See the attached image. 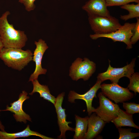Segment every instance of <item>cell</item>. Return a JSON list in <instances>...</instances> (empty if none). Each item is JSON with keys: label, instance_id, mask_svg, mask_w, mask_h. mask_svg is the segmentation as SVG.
<instances>
[{"label": "cell", "instance_id": "obj_1", "mask_svg": "<svg viewBox=\"0 0 139 139\" xmlns=\"http://www.w3.org/2000/svg\"><path fill=\"white\" fill-rule=\"evenodd\" d=\"M10 14L6 11L0 17V37L4 47L22 48L26 45L27 36L24 31L15 29L8 23L7 17Z\"/></svg>", "mask_w": 139, "mask_h": 139}, {"label": "cell", "instance_id": "obj_2", "mask_svg": "<svg viewBox=\"0 0 139 139\" xmlns=\"http://www.w3.org/2000/svg\"><path fill=\"white\" fill-rule=\"evenodd\" d=\"M33 54L30 50L4 47L0 55V59L9 67L20 71L32 60Z\"/></svg>", "mask_w": 139, "mask_h": 139}, {"label": "cell", "instance_id": "obj_3", "mask_svg": "<svg viewBox=\"0 0 139 139\" xmlns=\"http://www.w3.org/2000/svg\"><path fill=\"white\" fill-rule=\"evenodd\" d=\"M88 20L92 30L96 34H107L114 32L121 25L118 19L111 15H89Z\"/></svg>", "mask_w": 139, "mask_h": 139}, {"label": "cell", "instance_id": "obj_4", "mask_svg": "<svg viewBox=\"0 0 139 139\" xmlns=\"http://www.w3.org/2000/svg\"><path fill=\"white\" fill-rule=\"evenodd\" d=\"M96 69L95 64L88 58L83 59L78 58L70 67L69 76L73 80L82 79L86 81L95 72Z\"/></svg>", "mask_w": 139, "mask_h": 139}, {"label": "cell", "instance_id": "obj_5", "mask_svg": "<svg viewBox=\"0 0 139 139\" xmlns=\"http://www.w3.org/2000/svg\"><path fill=\"white\" fill-rule=\"evenodd\" d=\"M135 24L136 23H126L114 32L107 34L94 33L90 34V36L93 40L104 37L110 39L114 42H122L127 45V49H130L132 48L130 39L133 35Z\"/></svg>", "mask_w": 139, "mask_h": 139}, {"label": "cell", "instance_id": "obj_6", "mask_svg": "<svg viewBox=\"0 0 139 139\" xmlns=\"http://www.w3.org/2000/svg\"><path fill=\"white\" fill-rule=\"evenodd\" d=\"M136 58L133 59L128 64L121 68H114L112 67L109 62L108 68L105 72L99 73L97 76V79L102 82L107 80H109L112 83H118L119 80L124 77L129 79L134 73Z\"/></svg>", "mask_w": 139, "mask_h": 139}, {"label": "cell", "instance_id": "obj_7", "mask_svg": "<svg viewBox=\"0 0 139 139\" xmlns=\"http://www.w3.org/2000/svg\"><path fill=\"white\" fill-rule=\"evenodd\" d=\"M102 92L116 103H123L133 98L134 94L127 88H123L118 83H103L101 85Z\"/></svg>", "mask_w": 139, "mask_h": 139}, {"label": "cell", "instance_id": "obj_8", "mask_svg": "<svg viewBox=\"0 0 139 139\" xmlns=\"http://www.w3.org/2000/svg\"><path fill=\"white\" fill-rule=\"evenodd\" d=\"M99 106L94 112L106 123H109L118 116L120 109L116 103H114L107 98L102 92L98 95Z\"/></svg>", "mask_w": 139, "mask_h": 139}, {"label": "cell", "instance_id": "obj_9", "mask_svg": "<svg viewBox=\"0 0 139 139\" xmlns=\"http://www.w3.org/2000/svg\"><path fill=\"white\" fill-rule=\"evenodd\" d=\"M34 44L36 48L34 51L32 60L35 63L36 67L34 72L30 76L29 82L38 79L39 75L45 74L47 72L46 69L42 68L41 61L43 55L48 47L45 41L41 39L38 41H35Z\"/></svg>", "mask_w": 139, "mask_h": 139}, {"label": "cell", "instance_id": "obj_10", "mask_svg": "<svg viewBox=\"0 0 139 139\" xmlns=\"http://www.w3.org/2000/svg\"><path fill=\"white\" fill-rule=\"evenodd\" d=\"M102 82L97 79L95 84L85 93L80 94L74 91H71L68 95V101L71 103L75 102V99H82L84 100L86 104L87 112L90 116L94 112L95 108L92 106V103L94 98H96V94L100 88Z\"/></svg>", "mask_w": 139, "mask_h": 139}, {"label": "cell", "instance_id": "obj_11", "mask_svg": "<svg viewBox=\"0 0 139 139\" xmlns=\"http://www.w3.org/2000/svg\"><path fill=\"white\" fill-rule=\"evenodd\" d=\"M65 95L64 92L59 94L56 98V100L54 105L57 115L58 123L61 134L58 136L59 139L66 138L65 133L67 131H74L75 128L70 127L68 124L72 123L71 121H66V115L65 109L62 108V105Z\"/></svg>", "mask_w": 139, "mask_h": 139}, {"label": "cell", "instance_id": "obj_12", "mask_svg": "<svg viewBox=\"0 0 139 139\" xmlns=\"http://www.w3.org/2000/svg\"><path fill=\"white\" fill-rule=\"evenodd\" d=\"M28 93L23 91L19 95L18 100L10 104L11 107L7 105L5 110L2 111H9L14 114L13 116L17 122H23L25 124L27 122V120L31 121V118L29 115L26 114L22 109V105L23 102L29 98L27 96Z\"/></svg>", "mask_w": 139, "mask_h": 139}, {"label": "cell", "instance_id": "obj_13", "mask_svg": "<svg viewBox=\"0 0 139 139\" xmlns=\"http://www.w3.org/2000/svg\"><path fill=\"white\" fill-rule=\"evenodd\" d=\"M105 0H89L82 7V9L88 16L97 15L106 16H110Z\"/></svg>", "mask_w": 139, "mask_h": 139}, {"label": "cell", "instance_id": "obj_14", "mask_svg": "<svg viewBox=\"0 0 139 139\" xmlns=\"http://www.w3.org/2000/svg\"><path fill=\"white\" fill-rule=\"evenodd\" d=\"M106 123L94 112L88 119V129L84 138L92 139L101 132Z\"/></svg>", "mask_w": 139, "mask_h": 139}, {"label": "cell", "instance_id": "obj_15", "mask_svg": "<svg viewBox=\"0 0 139 139\" xmlns=\"http://www.w3.org/2000/svg\"><path fill=\"white\" fill-rule=\"evenodd\" d=\"M117 128L122 126H129L137 129H139L138 126L134 123L133 118V115L127 113L120 109L117 116L111 121Z\"/></svg>", "mask_w": 139, "mask_h": 139}, {"label": "cell", "instance_id": "obj_16", "mask_svg": "<svg viewBox=\"0 0 139 139\" xmlns=\"http://www.w3.org/2000/svg\"><path fill=\"white\" fill-rule=\"evenodd\" d=\"M36 136L44 139H53L42 135L38 133L31 131L29 125L22 131L14 133H8L5 131H0V139H14L21 137H28L31 136Z\"/></svg>", "mask_w": 139, "mask_h": 139}, {"label": "cell", "instance_id": "obj_17", "mask_svg": "<svg viewBox=\"0 0 139 139\" xmlns=\"http://www.w3.org/2000/svg\"><path fill=\"white\" fill-rule=\"evenodd\" d=\"M32 82L33 86L32 91L29 94L32 95L35 92L39 93L40 97L50 102L54 105L56 100V98L50 93L49 89L47 86L40 84L38 79L35 80Z\"/></svg>", "mask_w": 139, "mask_h": 139}, {"label": "cell", "instance_id": "obj_18", "mask_svg": "<svg viewBox=\"0 0 139 139\" xmlns=\"http://www.w3.org/2000/svg\"><path fill=\"white\" fill-rule=\"evenodd\" d=\"M89 117L87 116L82 118L75 115L76 127L73 139L84 138L87 131Z\"/></svg>", "mask_w": 139, "mask_h": 139}, {"label": "cell", "instance_id": "obj_19", "mask_svg": "<svg viewBox=\"0 0 139 139\" xmlns=\"http://www.w3.org/2000/svg\"><path fill=\"white\" fill-rule=\"evenodd\" d=\"M121 8L127 10L129 12L127 15H121L120 18L126 21L129 19L139 17V3L136 4H127L120 6Z\"/></svg>", "mask_w": 139, "mask_h": 139}, {"label": "cell", "instance_id": "obj_20", "mask_svg": "<svg viewBox=\"0 0 139 139\" xmlns=\"http://www.w3.org/2000/svg\"><path fill=\"white\" fill-rule=\"evenodd\" d=\"M129 83L127 88L133 91L135 94L139 92V74L137 72L134 73L129 79Z\"/></svg>", "mask_w": 139, "mask_h": 139}, {"label": "cell", "instance_id": "obj_21", "mask_svg": "<svg viewBox=\"0 0 139 139\" xmlns=\"http://www.w3.org/2000/svg\"><path fill=\"white\" fill-rule=\"evenodd\" d=\"M119 133V139H133L139 136V133L131 132V128H123L121 127L117 128Z\"/></svg>", "mask_w": 139, "mask_h": 139}, {"label": "cell", "instance_id": "obj_22", "mask_svg": "<svg viewBox=\"0 0 139 139\" xmlns=\"http://www.w3.org/2000/svg\"><path fill=\"white\" fill-rule=\"evenodd\" d=\"M123 103V108L128 113L132 114L139 112V104L134 102Z\"/></svg>", "mask_w": 139, "mask_h": 139}, {"label": "cell", "instance_id": "obj_23", "mask_svg": "<svg viewBox=\"0 0 139 139\" xmlns=\"http://www.w3.org/2000/svg\"><path fill=\"white\" fill-rule=\"evenodd\" d=\"M107 7L121 6L131 2L139 3V0H105Z\"/></svg>", "mask_w": 139, "mask_h": 139}, {"label": "cell", "instance_id": "obj_24", "mask_svg": "<svg viewBox=\"0 0 139 139\" xmlns=\"http://www.w3.org/2000/svg\"><path fill=\"white\" fill-rule=\"evenodd\" d=\"M137 22L134 29L133 34L130 39L132 44H135L139 39V19L136 18Z\"/></svg>", "mask_w": 139, "mask_h": 139}, {"label": "cell", "instance_id": "obj_25", "mask_svg": "<svg viewBox=\"0 0 139 139\" xmlns=\"http://www.w3.org/2000/svg\"><path fill=\"white\" fill-rule=\"evenodd\" d=\"M36 0H18L19 2L23 4L27 11L30 12L35 9L36 6L34 2Z\"/></svg>", "mask_w": 139, "mask_h": 139}, {"label": "cell", "instance_id": "obj_26", "mask_svg": "<svg viewBox=\"0 0 139 139\" xmlns=\"http://www.w3.org/2000/svg\"><path fill=\"white\" fill-rule=\"evenodd\" d=\"M2 111V110H0V112ZM0 129L2 131H5V127L4 126L2 125V123L0 120Z\"/></svg>", "mask_w": 139, "mask_h": 139}, {"label": "cell", "instance_id": "obj_27", "mask_svg": "<svg viewBox=\"0 0 139 139\" xmlns=\"http://www.w3.org/2000/svg\"><path fill=\"white\" fill-rule=\"evenodd\" d=\"M4 47L2 41L0 37V55L1 51Z\"/></svg>", "mask_w": 139, "mask_h": 139}]
</instances>
